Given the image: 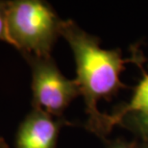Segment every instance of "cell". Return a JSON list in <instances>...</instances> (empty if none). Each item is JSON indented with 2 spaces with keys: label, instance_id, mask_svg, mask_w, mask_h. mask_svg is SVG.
Segmentation results:
<instances>
[{
  "label": "cell",
  "instance_id": "7a4b0ae2",
  "mask_svg": "<svg viewBox=\"0 0 148 148\" xmlns=\"http://www.w3.org/2000/svg\"><path fill=\"white\" fill-rule=\"evenodd\" d=\"M6 20L10 44L22 55L37 57L50 56L63 22L47 3L40 0L8 1Z\"/></svg>",
  "mask_w": 148,
  "mask_h": 148
},
{
  "label": "cell",
  "instance_id": "8992f818",
  "mask_svg": "<svg viewBox=\"0 0 148 148\" xmlns=\"http://www.w3.org/2000/svg\"><path fill=\"white\" fill-rule=\"evenodd\" d=\"M7 4L8 1H0V40L10 43L7 30V20H6Z\"/></svg>",
  "mask_w": 148,
  "mask_h": 148
},
{
  "label": "cell",
  "instance_id": "277c9868",
  "mask_svg": "<svg viewBox=\"0 0 148 148\" xmlns=\"http://www.w3.org/2000/svg\"><path fill=\"white\" fill-rule=\"evenodd\" d=\"M63 123L42 111L33 109L16 133V148H55Z\"/></svg>",
  "mask_w": 148,
  "mask_h": 148
},
{
  "label": "cell",
  "instance_id": "52a82bcc",
  "mask_svg": "<svg viewBox=\"0 0 148 148\" xmlns=\"http://www.w3.org/2000/svg\"><path fill=\"white\" fill-rule=\"evenodd\" d=\"M133 119L140 134L148 138V114H134Z\"/></svg>",
  "mask_w": 148,
  "mask_h": 148
},
{
  "label": "cell",
  "instance_id": "3957f363",
  "mask_svg": "<svg viewBox=\"0 0 148 148\" xmlns=\"http://www.w3.org/2000/svg\"><path fill=\"white\" fill-rule=\"evenodd\" d=\"M32 70L33 109L60 116L70 102L81 95L76 80L64 77L51 57L23 54Z\"/></svg>",
  "mask_w": 148,
  "mask_h": 148
},
{
  "label": "cell",
  "instance_id": "9c48e42d",
  "mask_svg": "<svg viewBox=\"0 0 148 148\" xmlns=\"http://www.w3.org/2000/svg\"><path fill=\"white\" fill-rule=\"evenodd\" d=\"M0 148H9L8 144L2 138H0Z\"/></svg>",
  "mask_w": 148,
  "mask_h": 148
},
{
  "label": "cell",
  "instance_id": "6da1fadb",
  "mask_svg": "<svg viewBox=\"0 0 148 148\" xmlns=\"http://www.w3.org/2000/svg\"><path fill=\"white\" fill-rule=\"evenodd\" d=\"M60 33L73 52L76 81L90 115V127L93 131H100L105 114L98 111L97 103L122 87L120 75L127 61L119 50L102 48L95 38L86 33L72 20H63Z\"/></svg>",
  "mask_w": 148,
  "mask_h": 148
},
{
  "label": "cell",
  "instance_id": "ba28073f",
  "mask_svg": "<svg viewBox=\"0 0 148 148\" xmlns=\"http://www.w3.org/2000/svg\"><path fill=\"white\" fill-rule=\"evenodd\" d=\"M111 148H137L133 143H117L114 144Z\"/></svg>",
  "mask_w": 148,
  "mask_h": 148
},
{
  "label": "cell",
  "instance_id": "5b68a950",
  "mask_svg": "<svg viewBox=\"0 0 148 148\" xmlns=\"http://www.w3.org/2000/svg\"><path fill=\"white\" fill-rule=\"evenodd\" d=\"M148 114V74L140 82L136 88L131 101L126 107L112 115H104L101 130H109L117 124L127 114Z\"/></svg>",
  "mask_w": 148,
  "mask_h": 148
},
{
  "label": "cell",
  "instance_id": "30bf717a",
  "mask_svg": "<svg viewBox=\"0 0 148 148\" xmlns=\"http://www.w3.org/2000/svg\"><path fill=\"white\" fill-rule=\"evenodd\" d=\"M145 148H148V146H146V147H145Z\"/></svg>",
  "mask_w": 148,
  "mask_h": 148
}]
</instances>
